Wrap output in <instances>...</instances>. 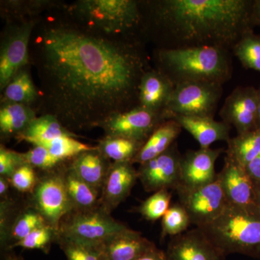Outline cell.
Wrapping results in <instances>:
<instances>
[{
  "label": "cell",
  "instance_id": "22",
  "mask_svg": "<svg viewBox=\"0 0 260 260\" xmlns=\"http://www.w3.org/2000/svg\"><path fill=\"white\" fill-rule=\"evenodd\" d=\"M45 225H48L45 219L31 205L23 208L17 207L4 237L0 238L2 248L4 250H11L14 244L32 231Z\"/></svg>",
  "mask_w": 260,
  "mask_h": 260
},
{
  "label": "cell",
  "instance_id": "2",
  "mask_svg": "<svg viewBox=\"0 0 260 260\" xmlns=\"http://www.w3.org/2000/svg\"><path fill=\"white\" fill-rule=\"evenodd\" d=\"M253 0L140 1V30L158 43V49L217 47L232 51L253 31Z\"/></svg>",
  "mask_w": 260,
  "mask_h": 260
},
{
  "label": "cell",
  "instance_id": "40",
  "mask_svg": "<svg viewBox=\"0 0 260 260\" xmlns=\"http://www.w3.org/2000/svg\"><path fill=\"white\" fill-rule=\"evenodd\" d=\"M136 260H167L166 252L155 246L151 250L145 253Z\"/></svg>",
  "mask_w": 260,
  "mask_h": 260
},
{
  "label": "cell",
  "instance_id": "37",
  "mask_svg": "<svg viewBox=\"0 0 260 260\" xmlns=\"http://www.w3.org/2000/svg\"><path fill=\"white\" fill-rule=\"evenodd\" d=\"M11 186L23 193H31L37 186L39 177L35 169L28 164L18 168L9 178Z\"/></svg>",
  "mask_w": 260,
  "mask_h": 260
},
{
  "label": "cell",
  "instance_id": "12",
  "mask_svg": "<svg viewBox=\"0 0 260 260\" xmlns=\"http://www.w3.org/2000/svg\"><path fill=\"white\" fill-rule=\"evenodd\" d=\"M181 157L175 142L165 153L140 165L138 179L145 190H176L180 184Z\"/></svg>",
  "mask_w": 260,
  "mask_h": 260
},
{
  "label": "cell",
  "instance_id": "35",
  "mask_svg": "<svg viewBox=\"0 0 260 260\" xmlns=\"http://www.w3.org/2000/svg\"><path fill=\"white\" fill-rule=\"evenodd\" d=\"M172 195L167 189L153 192V194L142 203L138 212L149 221H155L162 218L170 208Z\"/></svg>",
  "mask_w": 260,
  "mask_h": 260
},
{
  "label": "cell",
  "instance_id": "8",
  "mask_svg": "<svg viewBox=\"0 0 260 260\" xmlns=\"http://www.w3.org/2000/svg\"><path fill=\"white\" fill-rule=\"evenodd\" d=\"M64 174V167L44 172L30 193V204L56 232H59L62 219L73 210L65 186Z\"/></svg>",
  "mask_w": 260,
  "mask_h": 260
},
{
  "label": "cell",
  "instance_id": "26",
  "mask_svg": "<svg viewBox=\"0 0 260 260\" xmlns=\"http://www.w3.org/2000/svg\"><path fill=\"white\" fill-rule=\"evenodd\" d=\"M64 177L73 210L92 209L100 205V191L82 180L69 167H64Z\"/></svg>",
  "mask_w": 260,
  "mask_h": 260
},
{
  "label": "cell",
  "instance_id": "42",
  "mask_svg": "<svg viewBox=\"0 0 260 260\" xmlns=\"http://www.w3.org/2000/svg\"><path fill=\"white\" fill-rule=\"evenodd\" d=\"M11 186L9 178L0 177V196L2 199L9 198L10 186Z\"/></svg>",
  "mask_w": 260,
  "mask_h": 260
},
{
  "label": "cell",
  "instance_id": "13",
  "mask_svg": "<svg viewBox=\"0 0 260 260\" xmlns=\"http://www.w3.org/2000/svg\"><path fill=\"white\" fill-rule=\"evenodd\" d=\"M258 90L239 86L228 95L219 112L222 121L237 129L238 135L256 129Z\"/></svg>",
  "mask_w": 260,
  "mask_h": 260
},
{
  "label": "cell",
  "instance_id": "30",
  "mask_svg": "<svg viewBox=\"0 0 260 260\" xmlns=\"http://www.w3.org/2000/svg\"><path fill=\"white\" fill-rule=\"evenodd\" d=\"M56 243L67 260H107L102 244H92L58 236Z\"/></svg>",
  "mask_w": 260,
  "mask_h": 260
},
{
  "label": "cell",
  "instance_id": "25",
  "mask_svg": "<svg viewBox=\"0 0 260 260\" xmlns=\"http://www.w3.org/2000/svg\"><path fill=\"white\" fill-rule=\"evenodd\" d=\"M66 136L75 137L76 135L65 128L56 116L45 114L35 118L23 134L17 138L36 145L42 142L50 141Z\"/></svg>",
  "mask_w": 260,
  "mask_h": 260
},
{
  "label": "cell",
  "instance_id": "32",
  "mask_svg": "<svg viewBox=\"0 0 260 260\" xmlns=\"http://www.w3.org/2000/svg\"><path fill=\"white\" fill-rule=\"evenodd\" d=\"M36 145L45 147L54 156L63 161L74 158L79 154L95 148L78 141L75 139V137L68 136L60 137L50 141L42 142Z\"/></svg>",
  "mask_w": 260,
  "mask_h": 260
},
{
  "label": "cell",
  "instance_id": "45",
  "mask_svg": "<svg viewBox=\"0 0 260 260\" xmlns=\"http://www.w3.org/2000/svg\"><path fill=\"white\" fill-rule=\"evenodd\" d=\"M5 260H24L21 256L15 255L14 254H7Z\"/></svg>",
  "mask_w": 260,
  "mask_h": 260
},
{
  "label": "cell",
  "instance_id": "36",
  "mask_svg": "<svg viewBox=\"0 0 260 260\" xmlns=\"http://www.w3.org/2000/svg\"><path fill=\"white\" fill-rule=\"evenodd\" d=\"M23 155L26 164L44 172L55 170L61 167L64 162L54 156L45 147L40 145H34V148L23 153Z\"/></svg>",
  "mask_w": 260,
  "mask_h": 260
},
{
  "label": "cell",
  "instance_id": "6",
  "mask_svg": "<svg viewBox=\"0 0 260 260\" xmlns=\"http://www.w3.org/2000/svg\"><path fill=\"white\" fill-rule=\"evenodd\" d=\"M223 85L203 82L175 85L162 112L166 120L175 116L214 118L223 93Z\"/></svg>",
  "mask_w": 260,
  "mask_h": 260
},
{
  "label": "cell",
  "instance_id": "9",
  "mask_svg": "<svg viewBox=\"0 0 260 260\" xmlns=\"http://www.w3.org/2000/svg\"><path fill=\"white\" fill-rule=\"evenodd\" d=\"M39 19L22 20L7 27L0 50V89L2 91L15 75L28 64L30 42Z\"/></svg>",
  "mask_w": 260,
  "mask_h": 260
},
{
  "label": "cell",
  "instance_id": "16",
  "mask_svg": "<svg viewBox=\"0 0 260 260\" xmlns=\"http://www.w3.org/2000/svg\"><path fill=\"white\" fill-rule=\"evenodd\" d=\"M138 179L133 162H112L101 190L100 206L112 213L129 197Z\"/></svg>",
  "mask_w": 260,
  "mask_h": 260
},
{
  "label": "cell",
  "instance_id": "21",
  "mask_svg": "<svg viewBox=\"0 0 260 260\" xmlns=\"http://www.w3.org/2000/svg\"><path fill=\"white\" fill-rule=\"evenodd\" d=\"M112 162L98 147L77 155L68 167L82 180L100 191Z\"/></svg>",
  "mask_w": 260,
  "mask_h": 260
},
{
  "label": "cell",
  "instance_id": "14",
  "mask_svg": "<svg viewBox=\"0 0 260 260\" xmlns=\"http://www.w3.org/2000/svg\"><path fill=\"white\" fill-rule=\"evenodd\" d=\"M223 151V149L200 148L182 155L180 184L177 189H194L213 182L218 174L215 162Z\"/></svg>",
  "mask_w": 260,
  "mask_h": 260
},
{
  "label": "cell",
  "instance_id": "17",
  "mask_svg": "<svg viewBox=\"0 0 260 260\" xmlns=\"http://www.w3.org/2000/svg\"><path fill=\"white\" fill-rule=\"evenodd\" d=\"M218 175L229 204L255 205L254 184L245 167L225 155L223 169Z\"/></svg>",
  "mask_w": 260,
  "mask_h": 260
},
{
  "label": "cell",
  "instance_id": "44",
  "mask_svg": "<svg viewBox=\"0 0 260 260\" xmlns=\"http://www.w3.org/2000/svg\"><path fill=\"white\" fill-rule=\"evenodd\" d=\"M258 90L257 118H256V129H260V86Z\"/></svg>",
  "mask_w": 260,
  "mask_h": 260
},
{
  "label": "cell",
  "instance_id": "4",
  "mask_svg": "<svg viewBox=\"0 0 260 260\" xmlns=\"http://www.w3.org/2000/svg\"><path fill=\"white\" fill-rule=\"evenodd\" d=\"M70 20L85 31L109 38H134L143 15L136 0H80L67 8Z\"/></svg>",
  "mask_w": 260,
  "mask_h": 260
},
{
  "label": "cell",
  "instance_id": "24",
  "mask_svg": "<svg viewBox=\"0 0 260 260\" xmlns=\"http://www.w3.org/2000/svg\"><path fill=\"white\" fill-rule=\"evenodd\" d=\"M36 116L30 106L21 104H3L0 109L2 138H18L23 134Z\"/></svg>",
  "mask_w": 260,
  "mask_h": 260
},
{
  "label": "cell",
  "instance_id": "38",
  "mask_svg": "<svg viewBox=\"0 0 260 260\" xmlns=\"http://www.w3.org/2000/svg\"><path fill=\"white\" fill-rule=\"evenodd\" d=\"M25 164L26 162L23 158V153H17L1 145L0 146V177L10 178L19 167Z\"/></svg>",
  "mask_w": 260,
  "mask_h": 260
},
{
  "label": "cell",
  "instance_id": "19",
  "mask_svg": "<svg viewBox=\"0 0 260 260\" xmlns=\"http://www.w3.org/2000/svg\"><path fill=\"white\" fill-rule=\"evenodd\" d=\"M175 85L160 70L150 68L143 75L139 89V106L162 114Z\"/></svg>",
  "mask_w": 260,
  "mask_h": 260
},
{
  "label": "cell",
  "instance_id": "5",
  "mask_svg": "<svg viewBox=\"0 0 260 260\" xmlns=\"http://www.w3.org/2000/svg\"><path fill=\"white\" fill-rule=\"evenodd\" d=\"M199 229L225 256L241 254L260 259V208L256 205L229 203L214 221Z\"/></svg>",
  "mask_w": 260,
  "mask_h": 260
},
{
  "label": "cell",
  "instance_id": "1",
  "mask_svg": "<svg viewBox=\"0 0 260 260\" xmlns=\"http://www.w3.org/2000/svg\"><path fill=\"white\" fill-rule=\"evenodd\" d=\"M29 53L47 114L70 132L138 107L140 82L151 68L136 37L95 35L55 17L39 19Z\"/></svg>",
  "mask_w": 260,
  "mask_h": 260
},
{
  "label": "cell",
  "instance_id": "15",
  "mask_svg": "<svg viewBox=\"0 0 260 260\" xmlns=\"http://www.w3.org/2000/svg\"><path fill=\"white\" fill-rule=\"evenodd\" d=\"M165 252L167 260H225L226 256L199 228L172 237Z\"/></svg>",
  "mask_w": 260,
  "mask_h": 260
},
{
  "label": "cell",
  "instance_id": "7",
  "mask_svg": "<svg viewBox=\"0 0 260 260\" xmlns=\"http://www.w3.org/2000/svg\"><path fill=\"white\" fill-rule=\"evenodd\" d=\"M126 228L99 205L92 209L73 210L61 220L58 236L80 242L103 244Z\"/></svg>",
  "mask_w": 260,
  "mask_h": 260
},
{
  "label": "cell",
  "instance_id": "34",
  "mask_svg": "<svg viewBox=\"0 0 260 260\" xmlns=\"http://www.w3.org/2000/svg\"><path fill=\"white\" fill-rule=\"evenodd\" d=\"M58 232L49 225H43L32 231L26 237L16 243L12 247H21L25 249H37L45 254L50 251L51 244L56 242Z\"/></svg>",
  "mask_w": 260,
  "mask_h": 260
},
{
  "label": "cell",
  "instance_id": "29",
  "mask_svg": "<svg viewBox=\"0 0 260 260\" xmlns=\"http://www.w3.org/2000/svg\"><path fill=\"white\" fill-rule=\"evenodd\" d=\"M144 143L127 138L106 136L97 147L113 162H133Z\"/></svg>",
  "mask_w": 260,
  "mask_h": 260
},
{
  "label": "cell",
  "instance_id": "27",
  "mask_svg": "<svg viewBox=\"0 0 260 260\" xmlns=\"http://www.w3.org/2000/svg\"><path fill=\"white\" fill-rule=\"evenodd\" d=\"M3 91V104L9 103L30 106L40 97L39 90L32 82L30 73L25 68L15 75Z\"/></svg>",
  "mask_w": 260,
  "mask_h": 260
},
{
  "label": "cell",
  "instance_id": "18",
  "mask_svg": "<svg viewBox=\"0 0 260 260\" xmlns=\"http://www.w3.org/2000/svg\"><path fill=\"white\" fill-rule=\"evenodd\" d=\"M102 245L107 260H136L156 246L141 233L128 227L114 234Z\"/></svg>",
  "mask_w": 260,
  "mask_h": 260
},
{
  "label": "cell",
  "instance_id": "11",
  "mask_svg": "<svg viewBox=\"0 0 260 260\" xmlns=\"http://www.w3.org/2000/svg\"><path fill=\"white\" fill-rule=\"evenodd\" d=\"M165 121L162 114L138 106L110 116L99 126L104 130L106 136L119 137L145 143Z\"/></svg>",
  "mask_w": 260,
  "mask_h": 260
},
{
  "label": "cell",
  "instance_id": "31",
  "mask_svg": "<svg viewBox=\"0 0 260 260\" xmlns=\"http://www.w3.org/2000/svg\"><path fill=\"white\" fill-rule=\"evenodd\" d=\"M232 51L244 68L260 73V36L253 31L248 32L235 44Z\"/></svg>",
  "mask_w": 260,
  "mask_h": 260
},
{
  "label": "cell",
  "instance_id": "33",
  "mask_svg": "<svg viewBox=\"0 0 260 260\" xmlns=\"http://www.w3.org/2000/svg\"><path fill=\"white\" fill-rule=\"evenodd\" d=\"M191 224V219L185 208L180 203H176L170 207L162 218L161 237H174L183 234Z\"/></svg>",
  "mask_w": 260,
  "mask_h": 260
},
{
  "label": "cell",
  "instance_id": "10",
  "mask_svg": "<svg viewBox=\"0 0 260 260\" xmlns=\"http://www.w3.org/2000/svg\"><path fill=\"white\" fill-rule=\"evenodd\" d=\"M179 203L189 214L191 224L196 228L204 227L214 221L226 208L228 200L220 179L206 185L194 189H178Z\"/></svg>",
  "mask_w": 260,
  "mask_h": 260
},
{
  "label": "cell",
  "instance_id": "3",
  "mask_svg": "<svg viewBox=\"0 0 260 260\" xmlns=\"http://www.w3.org/2000/svg\"><path fill=\"white\" fill-rule=\"evenodd\" d=\"M232 53L217 47L158 49L154 59L155 68L174 85L203 82L223 85L232 77Z\"/></svg>",
  "mask_w": 260,
  "mask_h": 260
},
{
  "label": "cell",
  "instance_id": "43",
  "mask_svg": "<svg viewBox=\"0 0 260 260\" xmlns=\"http://www.w3.org/2000/svg\"><path fill=\"white\" fill-rule=\"evenodd\" d=\"M254 203L260 208V181H254Z\"/></svg>",
  "mask_w": 260,
  "mask_h": 260
},
{
  "label": "cell",
  "instance_id": "20",
  "mask_svg": "<svg viewBox=\"0 0 260 260\" xmlns=\"http://www.w3.org/2000/svg\"><path fill=\"white\" fill-rule=\"evenodd\" d=\"M182 129L192 135L199 143L200 148H210L215 142L229 141L231 139L232 126L214 118L201 116H175L172 118Z\"/></svg>",
  "mask_w": 260,
  "mask_h": 260
},
{
  "label": "cell",
  "instance_id": "41",
  "mask_svg": "<svg viewBox=\"0 0 260 260\" xmlns=\"http://www.w3.org/2000/svg\"><path fill=\"white\" fill-rule=\"evenodd\" d=\"M250 19L253 27L256 25L260 27V0H253Z\"/></svg>",
  "mask_w": 260,
  "mask_h": 260
},
{
  "label": "cell",
  "instance_id": "23",
  "mask_svg": "<svg viewBox=\"0 0 260 260\" xmlns=\"http://www.w3.org/2000/svg\"><path fill=\"white\" fill-rule=\"evenodd\" d=\"M182 128L180 124L169 119L164 121L145 141L133 164H145L165 153L175 143Z\"/></svg>",
  "mask_w": 260,
  "mask_h": 260
},
{
  "label": "cell",
  "instance_id": "28",
  "mask_svg": "<svg viewBox=\"0 0 260 260\" xmlns=\"http://www.w3.org/2000/svg\"><path fill=\"white\" fill-rule=\"evenodd\" d=\"M225 154L245 167L260 154V129L237 135L227 142Z\"/></svg>",
  "mask_w": 260,
  "mask_h": 260
},
{
  "label": "cell",
  "instance_id": "39",
  "mask_svg": "<svg viewBox=\"0 0 260 260\" xmlns=\"http://www.w3.org/2000/svg\"><path fill=\"white\" fill-rule=\"evenodd\" d=\"M246 170L251 180L260 181V154L246 166Z\"/></svg>",
  "mask_w": 260,
  "mask_h": 260
}]
</instances>
